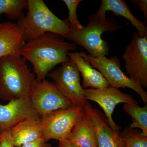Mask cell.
Wrapping results in <instances>:
<instances>
[{
	"label": "cell",
	"instance_id": "5b68a950",
	"mask_svg": "<svg viewBox=\"0 0 147 147\" xmlns=\"http://www.w3.org/2000/svg\"><path fill=\"white\" fill-rule=\"evenodd\" d=\"M79 55L88 61L94 68L100 71L110 86L117 88L131 89L139 95L145 105H147V92L139 82L129 78L121 69V63L117 57H93L83 51Z\"/></svg>",
	"mask_w": 147,
	"mask_h": 147
},
{
	"label": "cell",
	"instance_id": "44dd1931",
	"mask_svg": "<svg viewBox=\"0 0 147 147\" xmlns=\"http://www.w3.org/2000/svg\"><path fill=\"white\" fill-rule=\"evenodd\" d=\"M82 0H63L69 10L68 16L67 23L69 30H79L84 28L78 19L77 9L79 4Z\"/></svg>",
	"mask_w": 147,
	"mask_h": 147
},
{
	"label": "cell",
	"instance_id": "9c48e42d",
	"mask_svg": "<svg viewBox=\"0 0 147 147\" xmlns=\"http://www.w3.org/2000/svg\"><path fill=\"white\" fill-rule=\"evenodd\" d=\"M122 58L127 76L147 89V36L142 38L134 32Z\"/></svg>",
	"mask_w": 147,
	"mask_h": 147
},
{
	"label": "cell",
	"instance_id": "30bf717a",
	"mask_svg": "<svg viewBox=\"0 0 147 147\" xmlns=\"http://www.w3.org/2000/svg\"><path fill=\"white\" fill-rule=\"evenodd\" d=\"M84 96L86 100L94 101L102 108L110 126L116 131H120L121 129L113 118L116 106L121 103L139 105L131 95L125 93L119 89L110 86L100 89H84Z\"/></svg>",
	"mask_w": 147,
	"mask_h": 147
},
{
	"label": "cell",
	"instance_id": "cb8c5ba5",
	"mask_svg": "<svg viewBox=\"0 0 147 147\" xmlns=\"http://www.w3.org/2000/svg\"><path fill=\"white\" fill-rule=\"evenodd\" d=\"M131 2L134 5H137L140 11L144 14L145 23L147 21V0H131Z\"/></svg>",
	"mask_w": 147,
	"mask_h": 147
},
{
	"label": "cell",
	"instance_id": "4fadbf2b",
	"mask_svg": "<svg viewBox=\"0 0 147 147\" xmlns=\"http://www.w3.org/2000/svg\"><path fill=\"white\" fill-rule=\"evenodd\" d=\"M24 42L23 31L18 24L10 22L0 24V58L20 56Z\"/></svg>",
	"mask_w": 147,
	"mask_h": 147
},
{
	"label": "cell",
	"instance_id": "5bb4252c",
	"mask_svg": "<svg viewBox=\"0 0 147 147\" xmlns=\"http://www.w3.org/2000/svg\"><path fill=\"white\" fill-rule=\"evenodd\" d=\"M10 131L13 145L19 147L42 138L43 123L40 119H27L12 127Z\"/></svg>",
	"mask_w": 147,
	"mask_h": 147
},
{
	"label": "cell",
	"instance_id": "d4e9b609",
	"mask_svg": "<svg viewBox=\"0 0 147 147\" xmlns=\"http://www.w3.org/2000/svg\"><path fill=\"white\" fill-rule=\"evenodd\" d=\"M58 147H79L74 145L67 140H61L59 141Z\"/></svg>",
	"mask_w": 147,
	"mask_h": 147
},
{
	"label": "cell",
	"instance_id": "2e32d148",
	"mask_svg": "<svg viewBox=\"0 0 147 147\" xmlns=\"http://www.w3.org/2000/svg\"><path fill=\"white\" fill-rule=\"evenodd\" d=\"M69 57L76 65L82 75V87L84 89H100L110 86L102 74L94 68L88 61L79 55L78 52L69 53Z\"/></svg>",
	"mask_w": 147,
	"mask_h": 147
},
{
	"label": "cell",
	"instance_id": "8fae6325",
	"mask_svg": "<svg viewBox=\"0 0 147 147\" xmlns=\"http://www.w3.org/2000/svg\"><path fill=\"white\" fill-rule=\"evenodd\" d=\"M30 118H40L33 108L29 97L13 99L6 105L0 104V133L10 130L19 123Z\"/></svg>",
	"mask_w": 147,
	"mask_h": 147
},
{
	"label": "cell",
	"instance_id": "3957f363",
	"mask_svg": "<svg viewBox=\"0 0 147 147\" xmlns=\"http://www.w3.org/2000/svg\"><path fill=\"white\" fill-rule=\"evenodd\" d=\"M28 12L17 24L22 30L24 40L35 39L47 33L66 38L69 31L65 20L57 17L42 0H27Z\"/></svg>",
	"mask_w": 147,
	"mask_h": 147
},
{
	"label": "cell",
	"instance_id": "d6986e66",
	"mask_svg": "<svg viewBox=\"0 0 147 147\" xmlns=\"http://www.w3.org/2000/svg\"><path fill=\"white\" fill-rule=\"evenodd\" d=\"M28 7L26 0H0V15L4 13L11 20H18L24 16Z\"/></svg>",
	"mask_w": 147,
	"mask_h": 147
},
{
	"label": "cell",
	"instance_id": "e0dca14e",
	"mask_svg": "<svg viewBox=\"0 0 147 147\" xmlns=\"http://www.w3.org/2000/svg\"><path fill=\"white\" fill-rule=\"evenodd\" d=\"M67 140L79 147H97L94 127L86 113L73 127Z\"/></svg>",
	"mask_w": 147,
	"mask_h": 147
},
{
	"label": "cell",
	"instance_id": "ac0fdd59",
	"mask_svg": "<svg viewBox=\"0 0 147 147\" xmlns=\"http://www.w3.org/2000/svg\"><path fill=\"white\" fill-rule=\"evenodd\" d=\"M123 110L132 119V123L129 127L140 128L142 129V135L147 137V105L140 107L139 105L125 104Z\"/></svg>",
	"mask_w": 147,
	"mask_h": 147
},
{
	"label": "cell",
	"instance_id": "277c9868",
	"mask_svg": "<svg viewBox=\"0 0 147 147\" xmlns=\"http://www.w3.org/2000/svg\"><path fill=\"white\" fill-rule=\"evenodd\" d=\"M121 28L114 18L92 13L89 16L86 27L79 30H69L66 38L84 47L93 57H108L110 47L101 35L105 32H114Z\"/></svg>",
	"mask_w": 147,
	"mask_h": 147
},
{
	"label": "cell",
	"instance_id": "6da1fadb",
	"mask_svg": "<svg viewBox=\"0 0 147 147\" xmlns=\"http://www.w3.org/2000/svg\"><path fill=\"white\" fill-rule=\"evenodd\" d=\"M77 49V45L66 42L61 36L47 33L25 43L19 54L31 63L36 79L41 81L56 65L70 59L69 51Z\"/></svg>",
	"mask_w": 147,
	"mask_h": 147
},
{
	"label": "cell",
	"instance_id": "52a82bcc",
	"mask_svg": "<svg viewBox=\"0 0 147 147\" xmlns=\"http://www.w3.org/2000/svg\"><path fill=\"white\" fill-rule=\"evenodd\" d=\"M84 107L73 106L54 111L41 119L43 125V137L51 139L67 140L72 129L85 114Z\"/></svg>",
	"mask_w": 147,
	"mask_h": 147
},
{
	"label": "cell",
	"instance_id": "484cf974",
	"mask_svg": "<svg viewBox=\"0 0 147 147\" xmlns=\"http://www.w3.org/2000/svg\"><path fill=\"white\" fill-rule=\"evenodd\" d=\"M0 144H1V141H0Z\"/></svg>",
	"mask_w": 147,
	"mask_h": 147
},
{
	"label": "cell",
	"instance_id": "603a6c76",
	"mask_svg": "<svg viewBox=\"0 0 147 147\" xmlns=\"http://www.w3.org/2000/svg\"><path fill=\"white\" fill-rule=\"evenodd\" d=\"M19 147H52V146L47 143V141H45L42 137L34 142L22 145Z\"/></svg>",
	"mask_w": 147,
	"mask_h": 147
},
{
	"label": "cell",
	"instance_id": "7a4b0ae2",
	"mask_svg": "<svg viewBox=\"0 0 147 147\" xmlns=\"http://www.w3.org/2000/svg\"><path fill=\"white\" fill-rule=\"evenodd\" d=\"M21 56L0 58V98L5 101L30 97L32 82L35 79Z\"/></svg>",
	"mask_w": 147,
	"mask_h": 147
},
{
	"label": "cell",
	"instance_id": "ffe728a7",
	"mask_svg": "<svg viewBox=\"0 0 147 147\" xmlns=\"http://www.w3.org/2000/svg\"><path fill=\"white\" fill-rule=\"evenodd\" d=\"M121 134L123 147H147V137L143 136L142 131L125 127Z\"/></svg>",
	"mask_w": 147,
	"mask_h": 147
},
{
	"label": "cell",
	"instance_id": "7402d4cb",
	"mask_svg": "<svg viewBox=\"0 0 147 147\" xmlns=\"http://www.w3.org/2000/svg\"><path fill=\"white\" fill-rule=\"evenodd\" d=\"M0 147H15L12 142L10 130L0 133Z\"/></svg>",
	"mask_w": 147,
	"mask_h": 147
},
{
	"label": "cell",
	"instance_id": "ba28073f",
	"mask_svg": "<svg viewBox=\"0 0 147 147\" xmlns=\"http://www.w3.org/2000/svg\"><path fill=\"white\" fill-rule=\"evenodd\" d=\"M47 76L53 79L58 90L74 106H84L87 100L84 98L80 73L71 59L49 72Z\"/></svg>",
	"mask_w": 147,
	"mask_h": 147
},
{
	"label": "cell",
	"instance_id": "7c38bea8",
	"mask_svg": "<svg viewBox=\"0 0 147 147\" xmlns=\"http://www.w3.org/2000/svg\"><path fill=\"white\" fill-rule=\"evenodd\" d=\"M83 107L94 127L97 147H123L121 131L111 127L104 113L87 101Z\"/></svg>",
	"mask_w": 147,
	"mask_h": 147
},
{
	"label": "cell",
	"instance_id": "8992f818",
	"mask_svg": "<svg viewBox=\"0 0 147 147\" xmlns=\"http://www.w3.org/2000/svg\"><path fill=\"white\" fill-rule=\"evenodd\" d=\"M29 98L33 108L40 119L54 111L74 106L61 93L53 82L45 79L41 81L34 79Z\"/></svg>",
	"mask_w": 147,
	"mask_h": 147
},
{
	"label": "cell",
	"instance_id": "9a60e30c",
	"mask_svg": "<svg viewBox=\"0 0 147 147\" xmlns=\"http://www.w3.org/2000/svg\"><path fill=\"white\" fill-rule=\"evenodd\" d=\"M112 11L114 15L121 16L131 22L137 30V33L142 38L147 36L146 23L138 20L131 13L129 7L124 0H102L96 14L105 16L107 11Z\"/></svg>",
	"mask_w": 147,
	"mask_h": 147
}]
</instances>
